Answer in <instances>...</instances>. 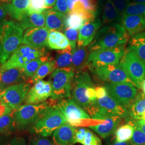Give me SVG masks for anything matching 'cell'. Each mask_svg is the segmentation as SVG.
Segmentation results:
<instances>
[{"mask_svg": "<svg viewBox=\"0 0 145 145\" xmlns=\"http://www.w3.org/2000/svg\"><path fill=\"white\" fill-rule=\"evenodd\" d=\"M129 35L124 26L118 23H112L103 26L99 30L93 41L90 44L89 50L93 52L98 50L114 48L125 45Z\"/></svg>", "mask_w": 145, "mask_h": 145, "instance_id": "6da1fadb", "label": "cell"}, {"mask_svg": "<svg viewBox=\"0 0 145 145\" xmlns=\"http://www.w3.org/2000/svg\"><path fill=\"white\" fill-rule=\"evenodd\" d=\"M23 35L18 23L5 21L0 25V66L22 44Z\"/></svg>", "mask_w": 145, "mask_h": 145, "instance_id": "7a4b0ae2", "label": "cell"}, {"mask_svg": "<svg viewBox=\"0 0 145 145\" xmlns=\"http://www.w3.org/2000/svg\"><path fill=\"white\" fill-rule=\"evenodd\" d=\"M67 123L65 116L57 106L56 101H54L29 129V132L32 134L48 137L59 127Z\"/></svg>", "mask_w": 145, "mask_h": 145, "instance_id": "3957f363", "label": "cell"}, {"mask_svg": "<svg viewBox=\"0 0 145 145\" xmlns=\"http://www.w3.org/2000/svg\"><path fill=\"white\" fill-rule=\"evenodd\" d=\"M75 71L71 67L57 68L50 76L52 84L51 99L60 101L71 97Z\"/></svg>", "mask_w": 145, "mask_h": 145, "instance_id": "277c9868", "label": "cell"}, {"mask_svg": "<svg viewBox=\"0 0 145 145\" xmlns=\"http://www.w3.org/2000/svg\"><path fill=\"white\" fill-rule=\"evenodd\" d=\"M50 99L38 104H23L14 111L17 130L22 131L29 129L53 102L54 100Z\"/></svg>", "mask_w": 145, "mask_h": 145, "instance_id": "5b68a950", "label": "cell"}, {"mask_svg": "<svg viewBox=\"0 0 145 145\" xmlns=\"http://www.w3.org/2000/svg\"><path fill=\"white\" fill-rule=\"evenodd\" d=\"M47 55L45 48H38L21 44L9 59L0 66V71L11 68H23L31 61Z\"/></svg>", "mask_w": 145, "mask_h": 145, "instance_id": "8992f818", "label": "cell"}, {"mask_svg": "<svg viewBox=\"0 0 145 145\" xmlns=\"http://www.w3.org/2000/svg\"><path fill=\"white\" fill-rule=\"evenodd\" d=\"M119 64L124 69L135 87L140 89L145 79V63L127 47Z\"/></svg>", "mask_w": 145, "mask_h": 145, "instance_id": "52a82bcc", "label": "cell"}, {"mask_svg": "<svg viewBox=\"0 0 145 145\" xmlns=\"http://www.w3.org/2000/svg\"><path fill=\"white\" fill-rule=\"evenodd\" d=\"M109 95L130 111L137 95L138 90L132 83H106L104 86Z\"/></svg>", "mask_w": 145, "mask_h": 145, "instance_id": "ba28073f", "label": "cell"}, {"mask_svg": "<svg viewBox=\"0 0 145 145\" xmlns=\"http://www.w3.org/2000/svg\"><path fill=\"white\" fill-rule=\"evenodd\" d=\"M125 45L114 48L91 52L87 66L89 69L110 65H118L125 51Z\"/></svg>", "mask_w": 145, "mask_h": 145, "instance_id": "9c48e42d", "label": "cell"}, {"mask_svg": "<svg viewBox=\"0 0 145 145\" xmlns=\"http://www.w3.org/2000/svg\"><path fill=\"white\" fill-rule=\"evenodd\" d=\"M92 87L94 86L88 72L82 70L77 72L73 80L71 96L84 110L91 104L86 92L88 88Z\"/></svg>", "mask_w": 145, "mask_h": 145, "instance_id": "30bf717a", "label": "cell"}, {"mask_svg": "<svg viewBox=\"0 0 145 145\" xmlns=\"http://www.w3.org/2000/svg\"><path fill=\"white\" fill-rule=\"evenodd\" d=\"M31 88L30 82H23L11 86L0 93V101L13 111L24 103Z\"/></svg>", "mask_w": 145, "mask_h": 145, "instance_id": "8fae6325", "label": "cell"}, {"mask_svg": "<svg viewBox=\"0 0 145 145\" xmlns=\"http://www.w3.org/2000/svg\"><path fill=\"white\" fill-rule=\"evenodd\" d=\"M100 80L106 83H132L124 69L119 64L110 65L90 69Z\"/></svg>", "mask_w": 145, "mask_h": 145, "instance_id": "7c38bea8", "label": "cell"}, {"mask_svg": "<svg viewBox=\"0 0 145 145\" xmlns=\"http://www.w3.org/2000/svg\"><path fill=\"white\" fill-rule=\"evenodd\" d=\"M57 106L65 116L69 124H72L78 120L91 118L85 110L71 98L58 101Z\"/></svg>", "mask_w": 145, "mask_h": 145, "instance_id": "4fadbf2b", "label": "cell"}, {"mask_svg": "<svg viewBox=\"0 0 145 145\" xmlns=\"http://www.w3.org/2000/svg\"><path fill=\"white\" fill-rule=\"evenodd\" d=\"M52 93V84L50 81L40 80L31 87L24 102V104H38L46 101Z\"/></svg>", "mask_w": 145, "mask_h": 145, "instance_id": "5bb4252c", "label": "cell"}, {"mask_svg": "<svg viewBox=\"0 0 145 145\" xmlns=\"http://www.w3.org/2000/svg\"><path fill=\"white\" fill-rule=\"evenodd\" d=\"M50 32L46 27L28 29L24 33L22 44L44 48L47 46V39Z\"/></svg>", "mask_w": 145, "mask_h": 145, "instance_id": "9a60e30c", "label": "cell"}, {"mask_svg": "<svg viewBox=\"0 0 145 145\" xmlns=\"http://www.w3.org/2000/svg\"><path fill=\"white\" fill-rule=\"evenodd\" d=\"M23 82L31 83V81L23 68H11L0 71V93L11 86Z\"/></svg>", "mask_w": 145, "mask_h": 145, "instance_id": "2e32d148", "label": "cell"}, {"mask_svg": "<svg viewBox=\"0 0 145 145\" xmlns=\"http://www.w3.org/2000/svg\"><path fill=\"white\" fill-rule=\"evenodd\" d=\"M102 25V23L99 18L87 21L79 31L78 46H86L90 44Z\"/></svg>", "mask_w": 145, "mask_h": 145, "instance_id": "e0dca14e", "label": "cell"}, {"mask_svg": "<svg viewBox=\"0 0 145 145\" xmlns=\"http://www.w3.org/2000/svg\"><path fill=\"white\" fill-rule=\"evenodd\" d=\"M95 103L111 114L119 116L127 121L132 120L130 117L129 111L118 103L109 94L103 98L97 99Z\"/></svg>", "mask_w": 145, "mask_h": 145, "instance_id": "ac0fdd59", "label": "cell"}, {"mask_svg": "<svg viewBox=\"0 0 145 145\" xmlns=\"http://www.w3.org/2000/svg\"><path fill=\"white\" fill-rule=\"evenodd\" d=\"M76 129L71 125L65 124L59 127L52 134V141L56 145H73Z\"/></svg>", "mask_w": 145, "mask_h": 145, "instance_id": "d6986e66", "label": "cell"}, {"mask_svg": "<svg viewBox=\"0 0 145 145\" xmlns=\"http://www.w3.org/2000/svg\"><path fill=\"white\" fill-rule=\"evenodd\" d=\"M122 120L119 116H113L105 119L103 123L90 126L89 128L104 139L115 133Z\"/></svg>", "mask_w": 145, "mask_h": 145, "instance_id": "ffe728a7", "label": "cell"}, {"mask_svg": "<svg viewBox=\"0 0 145 145\" xmlns=\"http://www.w3.org/2000/svg\"><path fill=\"white\" fill-rule=\"evenodd\" d=\"M30 0H12L3 7L7 14L16 20L21 21L28 11Z\"/></svg>", "mask_w": 145, "mask_h": 145, "instance_id": "44dd1931", "label": "cell"}, {"mask_svg": "<svg viewBox=\"0 0 145 145\" xmlns=\"http://www.w3.org/2000/svg\"><path fill=\"white\" fill-rule=\"evenodd\" d=\"M46 17V27L50 31H61L66 27L67 16L51 9L44 11Z\"/></svg>", "mask_w": 145, "mask_h": 145, "instance_id": "7402d4cb", "label": "cell"}, {"mask_svg": "<svg viewBox=\"0 0 145 145\" xmlns=\"http://www.w3.org/2000/svg\"><path fill=\"white\" fill-rule=\"evenodd\" d=\"M122 25L126 30L129 36L132 37L145 30V18L141 16L124 14Z\"/></svg>", "mask_w": 145, "mask_h": 145, "instance_id": "603a6c76", "label": "cell"}, {"mask_svg": "<svg viewBox=\"0 0 145 145\" xmlns=\"http://www.w3.org/2000/svg\"><path fill=\"white\" fill-rule=\"evenodd\" d=\"M18 24L23 30L33 27H43L46 25L45 12L27 13Z\"/></svg>", "mask_w": 145, "mask_h": 145, "instance_id": "cb8c5ba5", "label": "cell"}, {"mask_svg": "<svg viewBox=\"0 0 145 145\" xmlns=\"http://www.w3.org/2000/svg\"><path fill=\"white\" fill-rule=\"evenodd\" d=\"M123 15L117 9L111 0H107L103 7L102 23L110 24L118 23L122 25Z\"/></svg>", "mask_w": 145, "mask_h": 145, "instance_id": "d4e9b609", "label": "cell"}, {"mask_svg": "<svg viewBox=\"0 0 145 145\" xmlns=\"http://www.w3.org/2000/svg\"><path fill=\"white\" fill-rule=\"evenodd\" d=\"M129 44L128 48L135 52L145 64V31L131 37Z\"/></svg>", "mask_w": 145, "mask_h": 145, "instance_id": "484cf974", "label": "cell"}, {"mask_svg": "<svg viewBox=\"0 0 145 145\" xmlns=\"http://www.w3.org/2000/svg\"><path fill=\"white\" fill-rule=\"evenodd\" d=\"M89 54L87 47H76L72 50V62L71 67L76 72L82 70L84 66H87Z\"/></svg>", "mask_w": 145, "mask_h": 145, "instance_id": "4316f807", "label": "cell"}, {"mask_svg": "<svg viewBox=\"0 0 145 145\" xmlns=\"http://www.w3.org/2000/svg\"><path fill=\"white\" fill-rule=\"evenodd\" d=\"M69 42L62 32L51 31L47 39V46L50 49L61 50L69 46Z\"/></svg>", "mask_w": 145, "mask_h": 145, "instance_id": "83f0119b", "label": "cell"}, {"mask_svg": "<svg viewBox=\"0 0 145 145\" xmlns=\"http://www.w3.org/2000/svg\"><path fill=\"white\" fill-rule=\"evenodd\" d=\"M16 131H17V128L14 111L0 117L1 134L9 136Z\"/></svg>", "mask_w": 145, "mask_h": 145, "instance_id": "f1b7e54d", "label": "cell"}, {"mask_svg": "<svg viewBox=\"0 0 145 145\" xmlns=\"http://www.w3.org/2000/svg\"><path fill=\"white\" fill-rule=\"evenodd\" d=\"M131 119L139 120L145 112V95L142 92L137 94L134 102L130 109Z\"/></svg>", "mask_w": 145, "mask_h": 145, "instance_id": "f546056e", "label": "cell"}, {"mask_svg": "<svg viewBox=\"0 0 145 145\" xmlns=\"http://www.w3.org/2000/svg\"><path fill=\"white\" fill-rule=\"evenodd\" d=\"M57 69L54 60L51 57L49 60L44 62L39 68L35 75L30 79L31 83H35L42 80L46 76L52 74Z\"/></svg>", "mask_w": 145, "mask_h": 145, "instance_id": "4dcf8cb0", "label": "cell"}, {"mask_svg": "<svg viewBox=\"0 0 145 145\" xmlns=\"http://www.w3.org/2000/svg\"><path fill=\"white\" fill-rule=\"evenodd\" d=\"M72 48L71 46L63 50H57L54 60L56 68L71 67L72 62Z\"/></svg>", "mask_w": 145, "mask_h": 145, "instance_id": "1f68e13d", "label": "cell"}, {"mask_svg": "<svg viewBox=\"0 0 145 145\" xmlns=\"http://www.w3.org/2000/svg\"><path fill=\"white\" fill-rule=\"evenodd\" d=\"M134 132V126L131 122L119 127L114 133L116 142L127 141L131 139Z\"/></svg>", "mask_w": 145, "mask_h": 145, "instance_id": "d6a6232c", "label": "cell"}, {"mask_svg": "<svg viewBox=\"0 0 145 145\" xmlns=\"http://www.w3.org/2000/svg\"><path fill=\"white\" fill-rule=\"evenodd\" d=\"M50 58L51 57H50L48 55H46L42 57L37 58L29 62L23 68L26 76L31 79L35 75L42 64L49 60Z\"/></svg>", "mask_w": 145, "mask_h": 145, "instance_id": "836d02e7", "label": "cell"}, {"mask_svg": "<svg viewBox=\"0 0 145 145\" xmlns=\"http://www.w3.org/2000/svg\"><path fill=\"white\" fill-rule=\"evenodd\" d=\"M87 22L83 16L76 13L69 12L66 21V28L69 27L78 30L80 29Z\"/></svg>", "mask_w": 145, "mask_h": 145, "instance_id": "e575fe53", "label": "cell"}, {"mask_svg": "<svg viewBox=\"0 0 145 145\" xmlns=\"http://www.w3.org/2000/svg\"><path fill=\"white\" fill-rule=\"evenodd\" d=\"M134 119L129 121L134 126L133 134L130 139L131 145H145V134L135 124L133 121Z\"/></svg>", "mask_w": 145, "mask_h": 145, "instance_id": "d590c367", "label": "cell"}, {"mask_svg": "<svg viewBox=\"0 0 145 145\" xmlns=\"http://www.w3.org/2000/svg\"><path fill=\"white\" fill-rule=\"evenodd\" d=\"M124 14L141 16L145 18V3H129L125 9Z\"/></svg>", "mask_w": 145, "mask_h": 145, "instance_id": "8d00e7d4", "label": "cell"}, {"mask_svg": "<svg viewBox=\"0 0 145 145\" xmlns=\"http://www.w3.org/2000/svg\"><path fill=\"white\" fill-rule=\"evenodd\" d=\"M47 10L45 0H30L27 13H40Z\"/></svg>", "mask_w": 145, "mask_h": 145, "instance_id": "74e56055", "label": "cell"}, {"mask_svg": "<svg viewBox=\"0 0 145 145\" xmlns=\"http://www.w3.org/2000/svg\"><path fill=\"white\" fill-rule=\"evenodd\" d=\"M63 33L69 42V45L72 47V50H74L76 47V46L78 42L79 32L77 30L67 27L63 31Z\"/></svg>", "mask_w": 145, "mask_h": 145, "instance_id": "f35d334b", "label": "cell"}, {"mask_svg": "<svg viewBox=\"0 0 145 145\" xmlns=\"http://www.w3.org/2000/svg\"><path fill=\"white\" fill-rule=\"evenodd\" d=\"M81 144L83 145H102L101 140L99 137L89 130H87V133Z\"/></svg>", "mask_w": 145, "mask_h": 145, "instance_id": "ab89813d", "label": "cell"}, {"mask_svg": "<svg viewBox=\"0 0 145 145\" xmlns=\"http://www.w3.org/2000/svg\"><path fill=\"white\" fill-rule=\"evenodd\" d=\"M29 145H56L52 140L47 137L38 135L32 136L29 139Z\"/></svg>", "mask_w": 145, "mask_h": 145, "instance_id": "60d3db41", "label": "cell"}, {"mask_svg": "<svg viewBox=\"0 0 145 145\" xmlns=\"http://www.w3.org/2000/svg\"><path fill=\"white\" fill-rule=\"evenodd\" d=\"M84 8L87 10L99 14V3L98 0H80Z\"/></svg>", "mask_w": 145, "mask_h": 145, "instance_id": "b9f144b4", "label": "cell"}, {"mask_svg": "<svg viewBox=\"0 0 145 145\" xmlns=\"http://www.w3.org/2000/svg\"><path fill=\"white\" fill-rule=\"evenodd\" d=\"M52 9L67 15L69 12L66 0H57L56 5Z\"/></svg>", "mask_w": 145, "mask_h": 145, "instance_id": "7bdbcfd3", "label": "cell"}, {"mask_svg": "<svg viewBox=\"0 0 145 145\" xmlns=\"http://www.w3.org/2000/svg\"><path fill=\"white\" fill-rule=\"evenodd\" d=\"M117 9L123 15H124L125 11L129 5V0H111Z\"/></svg>", "mask_w": 145, "mask_h": 145, "instance_id": "ee69618b", "label": "cell"}, {"mask_svg": "<svg viewBox=\"0 0 145 145\" xmlns=\"http://www.w3.org/2000/svg\"><path fill=\"white\" fill-rule=\"evenodd\" d=\"M87 130L88 129L85 128H79L76 130L75 137V144L76 143L81 144L82 141L84 138L85 135L87 133Z\"/></svg>", "mask_w": 145, "mask_h": 145, "instance_id": "f6af8a7d", "label": "cell"}, {"mask_svg": "<svg viewBox=\"0 0 145 145\" xmlns=\"http://www.w3.org/2000/svg\"><path fill=\"white\" fill-rule=\"evenodd\" d=\"M7 145H26L25 139L22 136H15Z\"/></svg>", "mask_w": 145, "mask_h": 145, "instance_id": "bcb514c9", "label": "cell"}, {"mask_svg": "<svg viewBox=\"0 0 145 145\" xmlns=\"http://www.w3.org/2000/svg\"><path fill=\"white\" fill-rule=\"evenodd\" d=\"M86 96L90 102L91 104L96 102L97 100V97L95 92V88L94 87L88 88L86 92Z\"/></svg>", "mask_w": 145, "mask_h": 145, "instance_id": "7dc6e473", "label": "cell"}, {"mask_svg": "<svg viewBox=\"0 0 145 145\" xmlns=\"http://www.w3.org/2000/svg\"><path fill=\"white\" fill-rule=\"evenodd\" d=\"M95 92L96 97L97 99H101L108 95V91L104 86L97 87L95 88Z\"/></svg>", "mask_w": 145, "mask_h": 145, "instance_id": "c3c4849f", "label": "cell"}, {"mask_svg": "<svg viewBox=\"0 0 145 145\" xmlns=\"http://www.w3.org/2000/svg\"><path fill=\"white\" fill-rule=\"evenodd\" d=\"M13 111L11 109H10L9 107H8L5 104L2 103V102L0 101V117L8 114L10 113L11 112Z\"/></svg>", "mask_w": 145, "mask_h": 145, "instance_id": "681fc988", "label": "cell"}, {"mask_svg": "<svg viewBox=\"0 0 145 145\" xmlns=\"http://www.w3.org/2000/svg\"><path fill=\"white\" fill-rule=\"evenodd\" d=\"M7 14L3 5L0 4V25L5 22Z\"/></svg>", "mask_w": 145, "mask_h": 145, "instance_id": "f907efd6", "label": "cell"}, {"mask_svg": "<svg viewBox=\"0 0 145 145\" xmlns=\"http://www.w3.org/2000/svg\"><path fill=\"white\" fill-rule=\"evenodd\" d=\"M9 136L5 135L0 133V145H7L9 142Z\"/></svg>", "mask_w": 145, "mask_h": 145, "instance_id": "816d5d0a", "label": "cell"}, {"mask_svg": "<svg viewBox=\"0 0 145 145\" xmlns=\"http://www.w3.org/2000/svg\"><path fill=\"white\" fill-rule=\"evenodd\" d=\"M57 0H45V6L48 9H51L54 5H56Z\"/></svg>", "mask_w": 145, "mask_h": 145, "instance_id": "f5cc1de1", "label": "cell"}, {"mask_svg": "<svg viewBox=\"0 0 145 145\" xmlns=\"http://www.w3.org/2000/svg\"><path fill=\"white\" fill-rule=\"evenodd\" d=\"M79 1V0H66L67 1V3L68 7V9H69V12L71 11L72 10V8H73V7L74 5L75 4V3Z\"/></svg>", "mask_w": 145, "mask_h": 145, "instance_id": "db71d44e", "label": "cell"}, {"mask_svg": "<svg viewBox=\"0 0 145 145\" xmlns=\"http://www.w3.org/2000/svg\"><path fill=\"white\" fill-rule=\"evenodd\" d=\"M110 145H131L130 140L127 141H124V142H116L114 141V142L110 144Z\"/></svg>", "mask_w": 145, "mask_h": 145, "instance_id": "11a10c76", "label": "cell"}, {"mask_svg": "<svg viewBox=\"0 0 145 145\" xmlns=\"http://www.w3.org/2000/svg\"><path fill=\"white\" fill-rule=\"evenodd\" d=\"M141 88L142 89V90L143 91V93H144L145 95V79L144 80V81L142 82Z\"/></svg>", "mask_w": 145, "mask_h": 145, "instance_id": "9f6ffc18", "label": "cell"}, {"mask_svg": "<svg viewBox=\"0 0 145 145\" xmlns=\"http://www.w3.org/2000/svg\"><path fill=\"white\" fill-rule=\"evenodd\" d=\"M133 2L139 3H145V0H132Z\"/></svg>", "mask_w": 145, "mask_h": 145, "instance_id": "6f0895ef", "label": "cell"}, {"mask_svg": "<svg viewBox=\"0 0 145 145\" xmlns=\"http://www.w3.org/2000/svg\"><path fill=\"white\" fill-rule=\"evenodd\" d=\"M8 3V1L7 0H0V4L2 5H4L5 3Z\"/></svg>", "mask_w": 145, "mask_h": 145, "instance_id": "680465c9", "label": "cell"}, {"mask_svg": "<svg viewBox=\"0 0 145 145\" xmlns=\"http://www.w3.org/2000/svg\"><path fill=\"white\" fill-rule=\"evenodd\" d=\"M141 119H143L144 120H145V112L142 115V117H141Z\"/></svg>", "mask_w": 145, "mask_h": 145, "instance_id": "91938a15", "label": "cell"}, {"mask_svg": "<svg viewBox=\"0 0 145 145\" xmlns=\"http://www.w3.org/2000/svg\"><path fill=\"white\" fill-rule=\"evenodd\" d=\"M7 1H8V3H9V2H10L12 0H7Z\"/></svg>", "mask_w": 145, "mask_h": 145, "instance_id": "94428289", "label": "cell"}]
</instances>
